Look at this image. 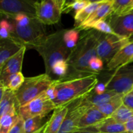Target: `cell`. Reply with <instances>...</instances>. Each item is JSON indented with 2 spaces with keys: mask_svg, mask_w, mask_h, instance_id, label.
<instances>
[{
  "mask_svg": "<svg viewBox=\"0 0 133 133\" xmlns=\"http://www.w3.org/2000/svg\"><path fill=\"white\" fill-rule=\"evenodd\" d=\"M100 35L101 32L93 29L84 31L67 60L70 66L67 75L58 79L63 81L88 75H97L90 70L88 64L92 58L97 57V47Z\"/></svg>",
  "mask_w": 133,
  "mask_h": 133,
  "instance_id": "6da1fadb",
  "label": "cell"
},
{
  "mask_svg": "<svg viewBox=\"0 0 133 133\" xmlns=\"http://www.w3.org/2000/svg\"><path fill=\"white\" fill-rule=\"evenodd\" d=\"M98 83L96 75L63 81L57 79V96L53 102L57 107L70 105L90 93Z\"/></svg>",
  "mask_w": 133,
  "mask_h": 133,
  "instance_id": "7a4b0ae2",
  "label": "cell"
},
{
  "mask_svg": "<svg viewBox=\"0 0 133 133\" xmlns=\"http://www.w3.org/2000/svg\"><path fill=\"white\" fill-rule=\"evenodd\" d=\"M65 30L57 31L46 37L35 48L43 58L45 74L50 76L52 66L61 60L67 61L71 51L66 47L64 40Z\"/></svg>",
  "mask_w": 133,
  "mask_h": 133,
  "instance_id": "3957f363",
  "label": "cell"
},
{
  "mask_svg": "<svg viewBox=\"0 0 133 133\" xmlns=\"http://www.w3.org/2000/svg\"><path fill=\"white\" fill-rule=\"evenodd\" d=\"M53 81L54 79L46 74L25 78L22 87L16 92L19 108L45 92Z\"/></svg>",
  "mask_w": 133,
  "mask_h": 133,
  "instance_id": "277c9868",
  "label": "cell"
},
{
  "mask_svg": "<svg viewBox=\"0 0 133 133\" xmlns=\"http://www.w3.org/2000/svg\"><path fill=\"white\" fill-rule=\"evenodd\" d=\"M14 25L16 35L27 49H35L47 36L44 25L36 17H32L27 24L17 25L14 23Z\"/></svg>",
  "mask_w": 133,
  "mask_h": 133,
  "instance_id": "5b68a950",
  "label": "cell"
},
{
  "mask_svg": "<svg viewBox=\"0 0 133 133\" xmlns=\"http://www.w3.org/2000/svg\"><path fill=\"white\" fill-rule=\"evenodd\" d=\"M66 1L44 0L35 3L36 18L44 25L57 23L60 21Z\"/></svg>",
  "mask_w": 133,
  "mask_h": 133,
  "instance_id": "8992f818",
  "label": "cell"
},
{
  "mask_svg": "<svg viewBox=\"0 0 133 133\" xmlns=\"http://www.w3.org/2000/svg\"><path fill=\"white\" fill-rule=\"evenodd\" d=\"M132 41L131 39L122 37L116 34L101 33L97 47V57L107 64L122 48Z\"/></svg>",
  "mask_w": 133,
  "mask_h": 133,
  "instance_id": "52a82bcc",
  "label": "cell"
},
{
  "mask_svg": "<svg viewBox=\"0 0 133 133\" xmlns=\"http://www.w3.org/2000/svg\"><path fill=\"white\" fill-rule=\"evenodd\" d=\"M105 83L108 90L122 95L131 92L133 87V65H126L116 70Z\"/></svg>",
  "mask_w": 133,
  "mask_h": 133,
  "instance_id": "ba28073f",
  "label": "cell"
},
{
  "mask_svg": "<svg viewBox=\"0 0 133 133\" xmlns=\"http://www.w3.org/2000/svg\"><path fill=\"white\" fill-rule=\"evenodd\" d=\"M57 108L54 102L48 97L45 92L40 96L20 107L19 114L24 120L38 116H47Z\"/></svg>",
  "mask_w": 133,
  "mask_h": 133,
  "instance_id": "9c48e42d",
  "label": "cell"
},
{
  "mask_svg": "<svg viewBox=\"0 0 133 133\" xmlns=\"http://www.w3.org/2000/svg\"><path fill=\"white\" fill-rule=\"evenodd\" d=\"M84 97L69 105V111L58 133H72L78 131L77 126L81 118L90 108L84 102Z\"/></svg>",
  "mask_w": 133,
  "mask_h": 133,
  "instance_id": "30bf717a",
  "label": "cell"
},
{
  "mask_svg": "<svg viewBox=\"0 0 133 133\" xmlns=\"http://www.w3.org/2000/svg\"><path fill=\"white\" fill-rule=\"evenodd\" d=\"M36 1L26 0H1L0 12L5 17L19 14H25L36 17Z\"/></svg>",
  "mask_w": 133,
  "mask_h": 133,
  "instance_id": "8fae6325",
  "label": "cell"
},
{
  "mask_svg": "<svg viewBox=\"0 0 133 133\" xmlns=\"http://www.w3.org/2000/svg\"><path fill=\"white\" fill-rule=\"evenodd\" d=\"M107 19L116 35L133 40V11L122 15L111 14Z\"/></svg>",
  "mask_w": 133,
  "mask_h": 133,
  "instance_id": "7c38bea8",
  "label": "cell"
},
{
  "mask_svg": "<svg viewBox=\"0 0 133 133\" xmlns=\"http://www.w3.org/2000/svg\"><path fill=\"white\" fill-rule=\"evenodd\" d=\"M112 2L113 0H103L101 5L77 29L80 31L92 29L99 22L107 19L112 13Z\"/></svg>",
  "mask_w": 133,
  "mask_h": 133,
  "instance_id": "4fadbf2b",
  "label": "cell"
},
{
  "mask_svg": "<svg viewBox=\"0 0 133 133\" xmlns=\"http://www.w3.org/2000/svg\"><path fill=\"white\" fill-rule=\"evenodd\" d=\"M27 48L22 47L20 50L9 58L3 68L0 69V81H3L10 75L22 72L23 57Z\"/></svg>",
  "mask_w": 133,
  "mask_h": 133,
  "instance_id": "5bb4252c",
  "label": "cell"
},
{
  "mask_svg": "<svg viewBox=\"0 0 133 133\" xmlns=\"http://www.w3.org/2000/svg\"><path fill=\"white\" fill-rule=\"evenodd\" d=\"M57 107L44 126L42 133H58L69 111V105Z\"/></svg>",
  "mask_w": 133,
  "mask_h": 133,
  "instance_id": "9a60e30c",
  "label": "cell"
},
{
  "mask_svg": "<svg viewBox=\"0 0 133 133\" xmlns=\"http://www.w3.org/2000/svg\"><path fill=\"white\" fill-rule=\"evenodd\" d=\"M133 57V41L120 49L107 64L109 71L117 70L122 66L129 65Z\"/></svg>",
  "mask_w": 133,
  "mask_h": 133,
  "instance_id": "2e32d148",
  "label": "cell"
},
{
  "mask_svg": "<svg viewBox=\"0 0 133 133\" xmlns=\"http://www.w3.org/2000/svg\"><path fill=\"white\" fill-rule=\"evenodd\" d=\"M97 133H127L125 125L112 117H109L97 125L85 129Z\"/></svg>",
  "mask_w": 133,
  "mask_h": 133,
  "instance_id": "e0dca14e",
  "label": "cell"
},
{
  "mask_svg": "<svg viewBox=\"0 0 133 133\" xmlns=\"http://www.w3.org/2000/svg\"><path fill=\"white\" fill-rule=\"evenodd\" d=\"M107 117L97 109L90 107L87 110L84 115L81 117L78 124V130L85 129L89 127L94 126L107 119Z\"/></svg>",
  "mask_w": 133,
  "mask_h": 133,
  "instance_id": "ac0fdd59",
  "label": "cell"
},
{
  "mask_svg": "<svg viewBox=\"0 0 133 133\" xmlns=\"http://www.w3.org/2000/svg\"><path fill=\"white\" fill-rule=\"evenodd\" d=\"M118 94L112 90H107L102 94H96L93 91L83 97L84 101L90 107L101 106L110 101Z\"/></svg>",
  "mask_w": 133,
  "mask_h": 133,
  "instance_id": "d6986e66",
  "label": "cell"
},
{
  "mask_svg": "<svg viewBox=\"0 0 133 133\" xmlns=\"http://www.w3.org/2000/svg\"><path fill=\"white\" fill-rule=\"evenodd\" d=\"M22 47L10 40H1L0 45V69L5 62L12 56L16 54Z\"/></svg>",
  "mask_w": 133,
  "mask_h": 133,
  "instance_id": "ffe728a7",
  "label": "cell"
},
{
  "mask_svg": "<svg viewBox=\"0 0 133 133\" xmlns=\"http://www.w3.org/2000/svg\"><path fill=\"white\" fill-rule=\"evenodd\" d=\"M15 108L19 109L16 92L7 89L2 98L0 99V117L9 112Z\"/></svg>",
  "mask_w": 133,
  "mask_h": 133,
  "instance_id": "44dd1931",
  "label": "cell"
},
{
  "mask_svg": "<svg viewBox=\"0 0 133 133\" xmlns=\"http://www.w3.org/2000/svg\"><path fill=\"white\" fill-rule=\"evenodd\" d=\"M19 117V109L16 108L0 117V133H9Z\"/></svg>",
  "mask_w": 133,
  "mask_h": 133,
  "instance_id": "7402d4cb",
  "label": "cell"
},
{
  "mask_svg": "<svg viewBox=\"0 0 133 133\" xmlns=\"http://www.w3.org/2000/svg\"><path fill=\"white\" fill-rule=\"evenodd\" d=\"M123 96L124 95L118 94L115 97H113L107 103L101 106L93 107V108L98 110L107 117H111L112 115L116 111L117 109L123 105Z\"/></svg>",
  "mask_w": 133,
  "mask_h": 133,
  "instance_id": "603a6c76",
  "label": "cell"
},
{
  "mask_svg": "<svg viewBox=\"0 0 133 133\" xmlns=\"http://www.w3.org/2000/svg\"><path fill=\"white\" fill-rule=\"evenodd\" d=\"M44 116H38L24 120L25 133H42L47 122Z\"/></svg>",
  "mask_w": 133,
  "mask_h": 133,
  "instance_id": "cb8c5ba5",
  "label": "cell"
},
{
  "mask_svg": "<svg viewBox=\"0 0 133 133\" xmlns=\"http://www.w3.org/2000/svg\"><path fill=\"white\" fill-rule=\"evenodd\" d=\"M103 0L102 1H92L89 5L84 8L83 10L78 12L77 14H75L74 19H75V23H74V28L77 29L85 22L87 18L101 5Z\"/></svg>",
  "mask_w": 133,
  "mask_h": 133,
  "instance_id": "d4e9b609",
  "label": "cell"
},
{
  "mask_svg": "<svg viewBox=\"0 0 133 133\" xmlns=\"http://www.w3.org/2000/svg\"><path fill=\"white\" fill-rule=\"evenodd\" d=\"M25 78L22 72L10 75L3 81H0V83L5 86L8 89L14 92H16L23 84Z\"/></svg>",
  "mask_w": 133,
  "mask_h": 133,
  "instance_id": "484cf974",
  "label": "cell"
},
{
  "mask_svg": "<svg viewBox=\"0 0 133 133\" xmlns=\"http://www.w3.org/2000/svg\"><path fill=\"white\" fill-rule=\"evenodd\" d=\"M79 32L80 31L75 28L72 29L65 30L64 33V40L66 47L71 51L75 48L79 42L80 38Z\"/></svg>",
  "mask_w": 133,
  "mask_h": 133,
  "instance_id": "4316f807",
  "label": "cell"
},
{
  "mask_svg": "<svg viewBox=\"0 0 133 133\" xmlns=\"http://www.w3.org/2000/svg\"><path fill=\"white\" fill-rule=\"evenodd\" d=\"M132 116H133V110L123 104L120 107L117 109L111 117L119 123L125 124Z\"/></svg>",
  "mask_w": 133,
  "mask_h": 133,
  "instance_id": "83f0119b",
  "label": "cell"
},
{
  "mask_svg": "<svg viewBox=\"0 0 133 133\" xmlns=\"http://www.w3.org/2000/svg\"><path fill=\"white\" fill-rule=\"evenodd\" d=\"M92 2V1H90V0H76V1H70L68 3L66 2L63 12L68 13L71 10H74L76 14L83 10L84 8L87 7Z\"/></svg>",
  "mask_w": 133,
  "mask_h": 133,
  "instance_id": "f1b7e54d",
  "label": "cell"
},
{
  "mask_svg": "<svg viewBox=\"0 0 133 133\" xmlns=\"http://www.w3.org/2000/svg\"><path fill=\"white\" fill-rule=\"evenodd\" d=\"M132 0H113L112 13L114 15H122L128 13Z\"/></svg>",
  "mask_w": 133,
  "mask_h": 133,
  "instance_id": "f546056e",
  "label": "cell"
},
{
  "mask_svg": "<svg viewBox=\"0 0 133 133\" xmlns=\"http://www.w3.org/2000/svg\"><path fill=\"white\" fill-rule=\"evenodd\" d=\"M69 70H70V66L67 61L61 60L56 62L52 66L51 74L58 76L59 79H62L67 75Z\"/></svg>",
  "mask_w": 133,
  "mask_h": 133,
  "instance_id": "4dcf8cb0",
  "label": "cell"
},
{
  "mask_svg": "<svg viewBox=\"0 0 133 133\" xmlns=\"http://www.w3.org/2000/svg\"><path fill=\"white\" fill-rule=\"evenodd\" d=\"M93 29L103 34H108V35H115L112 29L110 26L107 22L105 20H101L96 23L93 27Z\"/></svg>",
  "mask_w": 133,
  "mask_h": 133,
  "instance_id": "1f68e13d",
  "label": "cell"
},
{
  "mask_svg": "<svg viewBox=\"0 0 133 133\" xmlns=\"http://www.w3.org/2000/svg\"><path fill=\"white\" fill-rule=\"evenodd\" d=\"M103 61L98 57H96L89 61L88 66L91 71L98 75L99 72L103 69Z\"/></svg>",
  "mask_w": 133,
  "mask_h": 133,
  "instance_id": "d6a6232c",
  "label": "cell"
},
{
  "mask_svg": "<svg viewBox=\"0 0 133 133\" xmlns=\"http://www.w3.org/2000/svg\"><path fill=\"white\" fill-rule=\"evenodd\" d=\"M9 133H25L24 119L19 115L18 121Z\"/></svg>",
  "mask_w": 133,
  "mask_h": 133,
  "instance_id": "836d02e7",
  "label": "cell"
},
{
  "mask_svg": "<svg viewBox=\"0 0 133 133\" xmlns=\"http://www.w3.org/2000/svg\"><path fill=\"white\" fill-rule=\"evenodd\" d=\"M57 79L53 81V83L50 85V87L47 89V90L45 91V93L47 94V95L48 96V97L52 100V101H54L56 98V96H57V89H56V87H57Z\"/></svg>",
  "mask_w": 133,
  "mask_h": 133,
  "instance_id": "e575fe53",
  "label": "cell"
},
{
  "mask_svg": "<svg viewBox=\"0 0 133 133\" xmlns=\"http://www.w3.org/2000/svg\"><path fill=\"white\" fill-rule=\"evenodd\" d=\"M123 104L133 110V94L132 92H129L123 96Z\"/></svg>",
  "mask_w": 133,
  "mask_h": 133,
  "instance_id": "d590c367",
  "label": "cell"
},
{
  "mask_svg": "<svg viewBox=\"0 0 133 133\" xmlns=\"http://www.w3.org/2000/svg\"><path fill=\"white\" fill-rule=\"evenodd\" d=\"M107 90L106 88V83H98V84L95 87L93 92H94L96 94H102L105 93Z\"/></svg>",
  "mask_w": 133,
  "mask_h": 133,
  "instance_id": "8d00e7d4",
  "label": "cell"
},
{
  "mask_svg": "<svg viewBox=\"0 0 133 133\" xmlns=\"http://www.w3.org/2000/svg\"><path fill=\"white\" fill-rule=\"evenodd\" d=\"M124 125L127 133H133V116L130 118Z\"/></svg>",
  "mask_w": 133,
  "mask_h": 133,
  "instance_id": "74e56055",
  "label": "cell"
},
{
  "mask_svg": "<svg viewBox=\"0 0 133 133\" xmlns=\"http://www.w3.org/2000/svg\"><path fill=\"white\" fill-rule=\"evenodd\" d=\"M72 133H97L95 132H92V131H87V130H78V131H75V132Z\"/></svg>",
  "mask_w": 133,
  "mask_h": 133,
  "instance_id": "f35d334b",
  "label": "cell"
},
{
  "mask_svg": "<svg viewBox=\"0 0 133 133\" xmlns=\"http://www.w3.org/2000/svg\"><path fill=\"white\" fill-rule=\"evenodd\" d=\"M132 11H133V0H132V3H131V6H130L129 9L128 13L130 12H132Z\"/></svg>",
  "mask_w": 133,
  "mask_h": 133,
  "instance_id": "ab89813d",
  "label": "cell"
},
{
  "mask_svg": "<svg viewBox=\"0 0 133 133\" xmlns=\"http://www.w3.org/2000/svg\"><path fill=\"white\" fill-rule=\"evenodd\" d=\"M133 62V57L132 58V59L131 60V61H130V62H129V64H131V63H132Z\"/></svg>",
  "mask_w": 133,
  "mask_h": 133,
  "instance_id": "60d3db41",
  "label": "cell"
},
{
  "mask_svg": "<svg viewBox=\"0 0 133 133\" xmlns=\"http://www.w3.org/2000/svg\"><path fill=\"white\" fill-rule=\"evenodd\" d=\"M131 92H132V93L133 94V87H132V90L131 91Z\"/></svg>",
  "mask_w": 133,
  "mask_h": 133,
  "instance_id": "b9f144b4",
  "label": "cell"
}]
</instances>
